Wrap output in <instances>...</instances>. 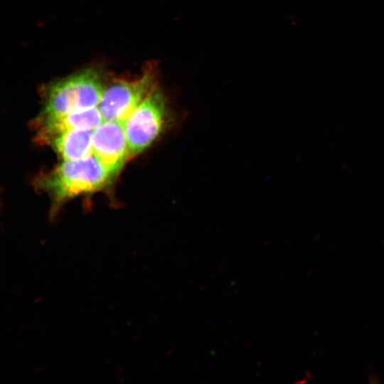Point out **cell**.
Here are the masks:
<instances>
[{
  "mask_svg": "<svg viewBox=\"0 0 384 384\" xmlns=\"http://www.w3.org/2000/svg\"><path fill=\"white\" fill-rule=\"evenodd\" d=\"M92 136L91 129L73 130L55 136L47 144L63 161H75L92 154Z\"/></svg>",
  "mask_w": 384,
  "mask_h": 384,
  "instance_id": "7",
  "label": "cell"
},
{
  "mask_svg": "<svg viewBox=\"0 0 384 384\" xmlns=\"http://www.w3.org/2000/svg\"><path fill=\"white\" fill-rule=\"evenodd\" d=\"M103 121L104 119L97 107L59 116L38 117L36 122L37 126L36 139L39 143L48 144L53 137L64 132L78 129L94 130Z\"/></svg>",
  "mask_w": 384,
  "mask_h": 384,
  "instance_id": "6",
  "label": "cell"
},
{
  "mask_svg": "<svg viewBox=\"0 0 384 384\" xmlns=\"http://www.w3.org/2000/svg\"><path fill=\"white\" fill-rule=\"evenodd\" d=\"M105 85L100 73L89 68L50 83L44 92L40 117L97 107Z\"/></svg>",
  "mask_w": 384,
  "mask_h": 384,
  "instance_id": "2",
  "label": "cell"
},
{
  "mask_svg": "<svg viewBox=\"0 0 384 384\" xmlns=\"http://www.w3.org/2000/svg\"><path fill=\"white\" fill-rule=\"evenodd\" d=\"M156 70L148 65L134 79H117L105 85L97 106L104 120L124 122L156 86Z\"/></svg>",
  "mask_w": 384,
  "mask_h": 384,
  "instance_id": "4",
  "label": "cell"
},
{
  "mask_svg": "<svg viewBox=\"0 0 384 384\" xmlns=\"http://www.w3.org/2000/svg\"><path fill=\"white\" fill-rule=\"evenodd\" d=\"M113 177L92 154L75 161H63L37 179V186L50 197L53 208L83 193L108 185Z\"/></svg>",
  "mask_w": 384,
  "mask_h": 384,
  "instance_id": "1",
  "label": "cell"
},
{
  "mask_svg": "<svg viewBox=\"0 0 384 384\" xmlns=\"http://www.w3.org/2000/svg\"><path fill=\"white\" fill-rule=\"evenodd\" d=\"M173 119L167 99L156 85L124 122L130 159L149 148Z\"/></svg>",
  "mask_w": 384,
  "mask_h": 384,
  "instance_id": "3",
  "label": "cell"
},
{
  "mask_svg": "<svg viewBox=\"0 0 384 384\" xmlns=\"http://www.w3.org/2000/svg\"><path fill=\"white\" fill-rule=\"evenodd\" d=\"M92 155L114 178L130 159L124 124L105 121L93 130Z\"/></svg>",
  "mask_w": 384,
  "mask_h": 384,
  "instance_id": "5",
  "label": "cell"
}]
</instances>
